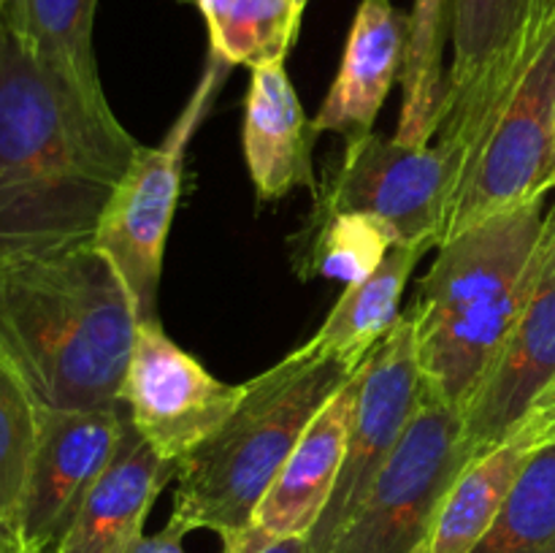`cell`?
<instances>
[{"label":"cell","mask_w":555,"mask_h":553,"mask_svg":"<svg viewBox=\"0 0 555 553\" xmlns=\"http://www.w3.org/2000/svg\"><path fill=\"white\" fill-rule=\"evenodd\" d=\"M141 146L108 98L41 63L0 11V244L92 239Z\"/></svg>","instance_id":"6da1fadb"},{"label":"cell","mask_w":555,"mask_h":553,"mask_svg":"<svg viewBox=\"0 0 555 553\" xmlns=\"http://www.w3.org/2000/svg\"><path fill=\"white\" fill-rule=\"evenodd\" d=\"M133 304L92 239L0 244V358L47 407H119Z\"/></svg>","instance_id":"7a4b0ae2"},{"label":"cell","mask_w":555,"mask_h":553,"mask_svg":"<svg viewBox=\"0 0 555 553\" xmlns=\"http://www.w3.org/2000/svg\"><path fill=\"white\" fill-rule=\"evenodd\" d=\"M547 198L496 211L437 247L410 314L421 385L464 415L531 291Z\"/></svg>","instance_id":"3957f363"},{"label":"cell","mask_w":555,"mask_h":553,"mask_svg":"<svg viewBox=\"0 0 555 553\" xmlns=\"http://www.w3.org/2000/svg\"><path fill=\"white\" fill-rule=\"evenodd\" d=\"M361 366L296 347L249 380L236 412L198 450L179 461L166 526L184 537L209 529L220 540L247 531L309 423Z\"/></svg>","instance_id":"277c9868"},{"label":"cell","mask_w":555,"mask_h":553,"mask_svg":"<svg viewBox=\"0 0 555 553\" xmlns=\"http://www.w3.org/2000/svg\"><path fill=\"white\" fill-rule=\"evenodd\" d=\"M555 190V0H540L520 63L466 163L442 242Z\"/></svg>","instance_id":"5b68a950"},{"label":"cell","mask_w":555,"mask_h":553,"mask_svg":"<svg viewBox=\"0 0 555 553\" xmlns=\"http://www.w3.org/2000/svg\"><path fill=\"white\" fill-rule=\"evenodd\" d=\"M228 68L231 65L225 60L209 54V65L190 95L188 106L163 136L160 144L141 146L92 233V244L112 263L128 291L139 323L160 320L157 296H160L163 258H166L173 211L182 195L184 157L195 130L215 103Z\"/></svg>","instance_id":"8992f818"},{"label":"cell","mask_w":555,"mask_h":553,"mask_svg":"<svg viewBox=\"0 0 555 553\" xmlns=\"http://www.w3.org/2000/svg\"><path fill=\"white\" fill-rule=\"evenodd\" d=\"M472 459L464 415L423 394L396 453L318 553H426L439 504Z\"/></svg>","instance_id":"52a82bcc"},{"label":"cell","mask_w":555,"mask_h":553,"mask_svg":"<svg viewBox=\"0 0 555 553\" xmlns=\"http://www.w3.org/2000/svg\"><path fill=\"white\" fill-rule=\"evenodd\" d=\"M450 201L453 166L437 144L406 146L372 130L347 141L314 215L358 211L385 222L399 244L439 247Z\"/></svg>","instance_id":"ba28073f"},{"label":"cell","mask_w":555,"mask_h":553,"mask_svg":"<svg viewBox=\"0 0 555 553\" xmlns=\"http://www.w3.org/2000/svg\"><path fill=\"white\" fill-rule=\"evenodd\" d=\"M247 390L249 380L215 377L166 334L160 320L135 325L119 404L160 459L179 466L236 412Z\"/></svg>","instance_id":"9c48e42d"},{"label":"cell","mask_w":555,"mask_h":553,"mask_svg":"<svg viewBox=\"0 0 555 553\" xmlns=\"http://www.w3.org/2000/svg\"><path fill=\"white\" fill-rule=\"evenodd\" d=\"M537 5L540 0H455L453 63L431 141L453 166V193L520 63Z\"/></svg>","instance_id":"30bf717a"},{"label":"cell","mask_w":555,"mask_h":553,"mask_svg":"<svg viewBox=\"0 0 555 553\" xmlns=\"http://www.w3.org/2000/svg\"><path fill=\"white\" fill-rule=\"evenodd\" d=\"M423 385L415 350V323L401 312L393 329L377 342L363 363L361 396L347 437L345 464L334 493L307 537V553H318L347 524L372 483L399 448L417 404Z\"/></svg>","instance_id":"8fae6325"},{"label":"cell","mask_w":555,"mask_h":553,"mask_svg":"<svg viewBox=\"0 0 555 553\" xmlns=\"http://www.w3.org/2000/svg\"><path fill=\"white\" fill-rule=\"evenodd\" d=\"M125 407H47L38 412V442L14 535L27 553L57 545L87 493L117 455Z\"/></svg>","instance_id":"7c38bea8"},{"label":"cell","mask_w":555,"mask_h":553,"mask_svg":"<svg viewBox=\"0 0 555 553\" xmlns=\"http://www.w3.org/2000/svg\"><path fill=\"white\" fill-rule=\"evenodd\" d=\"M555 380V204L547 209L534 282L491 372L464 410L472 455L509 442Z\"/></svg>","instance_id":"4fadbf2b"},{"label":"cell","mask_w":555,"mask_h":553,"mask_svg":"<svg viewBox=\"0 0 555 553\" xmlns=\"http://www.w3.org/2000/svg\"><path fill=\"white\" fill-rule=\"evenodd\" d=\"M361 383L363 366L325 401L323 410L314 415L293 453L287 455L285 466L274 477L247 529L260 551L287 537H309V531L314 529L345 464L347 437L358 410Z\"/></svg>","instance_id":"5bb4252c"},{"label":"cell","mask_w":555,"mask_h":553,"mask_svg":"<svg viewBox=\"0 0 555 553\" xmlns=\"http://www.w3.org/2000/svg\"><path fill=\"white\" fill-rule=\"evenodd\" d=\"M177 470L141 439L128 417L117 455L87 493L54 553H133L144 537L146 515L163 488L177 480Z\"/></svg>","instance_id":"9a60e30c"},{"label":"cell","mask_w":555,"mask_h":553,"mask_svg":"<svg viewBox=\"0 0 555 553\" xmlns=\"http://www.w3.org/2000/svg\"><path fill=\"white\" fill-rule=\"evenodd\" d=\"M406 22L410 16L393 0H361L334 85L312 119L318 133L331 130L347 141L372 133L385 98L401 79Z\"/></svg>","instance_id":"2e32d148"},{"label":"cell","mask_w":555,"mask_h":553,"mask_svg":"<svg viewBox=\"0 0 555 553\" xmlns=\"http://www.w3.org/2000/svg\"><path fill=\"white\" fill-rule=\"evenodd\" d=\"M314 125L304 114L285 63L253 68L244 101V160L260 201H280L291 190L318 195L312 168Z\"/></svg>","instance_id":"e0dca14e"},{"label":"cell","mask_w":555,"mask_h":553,"mask_svg":"<svg viewBox=\"0 0 555 553\" xmlns=\"http://www.w3.org/2000/svg\"><path fill=\"white\" fill-rule=\"evenodd\" d=\"M428 249L431 247L426 244H396L374 274L345 285L339 301L301 350L350 363L366 361L369 352L401 318L406 282Z\"/></svg>","instance_id":"ac0fdd59"},{"label":"cell","mask_w":555,"mask_h":553,"mask_svg":"<svg viewBox=\"0 0 555 553\" xmlns=\"http://www.w3.org/2000/svg\"><path fill=\"white\" fill-rule=\"evenodd\" d=\"M531 445L520 439L477 453L444 493L428 535L426 553H472L496 524Z\"/></svg>","instance_id":"d6986e66"},{"label":"cell","mask_w":555,"mask_h":553,"mask_svg":"<svg viewBox=\"0 0 555 553\" xmlns=\"http://www.w3.org/2000/svg\"><path fill=\"white\" fill-rule=\"evenodd\" d=\"M455 0H415L406 22L401 68V114L393 139L406 146L431 144L444 98V47L453 33Z\"/></svg>","instance_id":"ffe728a7"},{"label":"cell","mask_w":555,"mask_h":553,"mask_svg":"<svg viewBox=\"0 0 555 553\" xmlns=\"http://www.w3.org/2000/svg\"><path fill=\"white\" fill-rule=\"evenodd\" d=\"M98 0H9L3 16L49 68L85 92L106 98L92 49Z\"/></svg>","instance_id":"44dd1931"},{"label":"cell","mask_w":555,"mask_h":553,"mask_svg":"<svg viewBox=\"0 0 555 553\" xmlns=\"http://www.w3.org/2000/svg\"><path fill=\"white\" fill-rule=\"evenodd\" d=\"M301 0H222L209 27V54L228 65L285 63L301 30Z\"/></svg>","instance_id":"7402d4cb"},{"label":"cell","mask_w":555,"mask_h":553,"mask_svg":"<svg viewBox=\"0 0 555 553\" xmlns=\"http://www.w3.org/2000/svg\"><path fill=\"white\" fill-rule=\"evenodd\" d=\"M472 553H555V439L531 450L496 524Z\"/></svg>","instance_id":"603a6c76"},{"label":"cell","mask_w":555,"mask_h":553,"mask_svg":"<svg viewBox=\"0 0 555 553\" xmlns=\"http://www.w3.org/2000/svg\"><path fill=\"white\" fill-rule=\"evenodd\" d=\"M314 231L307 236L298 266V274L309 280L312 274L325 280L352 282L374 274L396 247V236L385 222L374 220L358 211H341V215H314Z\"/></svg>","instance_id":"cb8c5ba5"},{"label":"cell","mask_w":555,"mask_h":553,"mask_svg":"<svg viewBox=\"0 0 555 553\" xmlns=\"http://www.w3.org/2000/svg\"><path fill=\"white\" fill-rule=\"evenodd\" d=\"M41 401L0 358V526L14 531L38 442Z\"/></svg>","instance_id":"d4e9b609"},{"label":"cell","mask_w":555,"mask_h":553,"mask_svg":"<svg viewBox=\"0 0 555 553\" xmlns=\"http://www.w3.org/2000/svg\"><path fill=\"white\" fill-rule=\"evenodd\" d=\"M553 426H555V380L551 383V388L540 396V401L531 407V412L526 415V421L520 423V428L515 432L513 439H520V442L537 448V445L547 437V432H551Z\"/></svg>","instance_id":"484cf974"},{"label":"cell","mask_w":555,"mask_h":553,"mask_svg":"<svg viewBox=\"0 0 555 553\" xmlns=\"http://www.w3.org/2000/svg\"><path fill=\"white\" fill-rule=\"evenodd\" d=\"M184 535H179L171 526H163L157 535H144L135 545L133 553H184L182 548Z\"/></svg>","instance_id":"4316f807"},{"label":"cell","mask_w":555,"mask_h":553,"mask_svg":"<svg viewBox=\"0 0 555 553\" xmlns=\"http://www.w3.org/2000/svg\"><path fill=\"white\" fill-rule=\"evenodd\" d=\"M260 553H307V537H287L266 545Z\"/></svg>","instance_id":"83f0119b"},{"label":"cell","mask_w":555,"mask_h":553,"mask_svg":"<svg viewBox=\"0 0 555 553\" xmlns=\"http://www.w3.org/2000/svg\"><path fill=\"white\" fill-rule=\"evenodd\" d=\"M0 553H27L14 531L5 529V526H0Z\"/></svg>","instance_id":"f1b7e54d"},{"label":"cell","mask_w":555,"mask_h":553,"mask_svg":"<svg viewBox=\"0 0 555 553\" xmlns=\"http://www.w3.org/2000/svg\"><path fill=\"white\" fill-rule=\"evenodd\" d=\"M182 3H195V5H198L201 14H204V20L211 22V20H215L217 9L222 5V0H182Z\"/></svg>","instance_id":"f546056e"},{"label":"cell","mask_w":555,"mask_h":553,"mask_svg":"<svg viewBox=\"0 0 555 553\" xmlns=\"http://www.w3.org/2000/svg\"><path fill=\"white\" fill-rule=\"evenodd\" d=\"M553 439H555V426L551 428V432H547V437L542 439V442H553ZM542 442H540V445H542Z\"/></svg>","instance_id":"4dcf8cb0"},{"label":"cell","mask_w":555,"mask_h":553,"mask_svg":"<svg viewBox=\"0 0 555 553\" xmlns=\"http://www.w3.org/2000/svg\"><path fill=\"white\" fill-rule=\"evenodd\" d=\"M38 553H54V545H52V548H47V551H38Z\"/></svg>","instance_id":"1f68e13d"},{"label":"cell","mask_w":555,"mask_h":553,"mask_svg":"<svg viewBox=\"0 0 555 553\" xmlns=\"http://www.w3.org/2000/svg\"><path fill=\"white\" fill-rule=\"evenodd\" d=\"M5 3H9V0H0V11H3V9H5Z\"/></svg>","instance_id":"d6a6232c"},{"label":"cell","mask_w":555,"mask_h":553,"mask_svg":"<svg viewBox=\"0 0 555 553\" xmlns=\"http://www.w3.org/2000/svg\"><path fill=\"white\" fill-rule=\"evenodd\" d=\"M301 3H304V5H307V3H309V0H301Z\"/></svg>","instance_id":"836d02e7"}]
</instances>
